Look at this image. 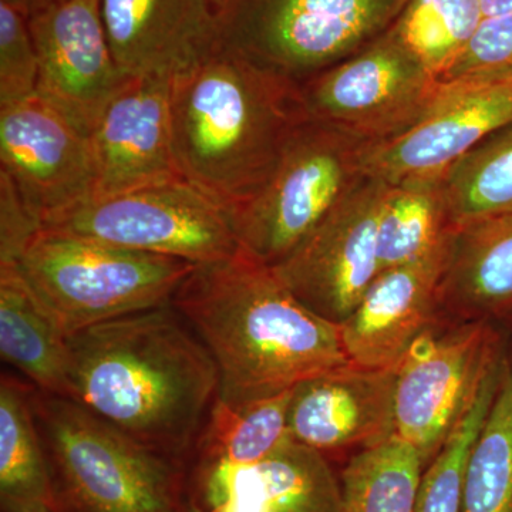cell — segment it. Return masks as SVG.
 <instances>
[{
	"label": "cell",
	"instance_id": "4fadbf2b",
	"mask_svg": "<svg viewBox=\"0 0 512 512\" xmlns=\"http://www.w3.org/2000/svg\"><path fill=\"white\" fill-rule=\"evenodd\" d=\"M0 163L42 228L92 200L89 136L37 93L0 107Z\"/></svg>",
	"mask_w": 512,
	"mask_h": 512
},
{
	"label": "cell",
	"instance_id": "ba28073f",
	"mask_svg": "<svg viewBox=\"0 0 512 512\" xmlns=\"http://www.w3.org/2000/svg\"><path fill=\"white\" fill-rule=\"evenodd\" d=\"M46 228L194 265L241 249L231 214L184 178L87 201Z\"/></svg>",
	"mask_w": 512,
	"mask_h": 512
},
{
	"label": "cell",
	"instance_id": "f1b7e54d",
	"mask_svg": "<svg viewBox=\"0 0 512 512\" xmlns=\"http://www.w3.org/2000/svg\"><path fill=\"white\" fill-rule=\"evenodd\" d=\"M501 367L503 360H498L481 384L476 399L458 419L439 453L431 460L430 467L423 473L414 512H463L468 457L490 412L500 382Z\"/></svg>",
	"mask_w": 512,
	"mask_h": 512
},
{
	"label": "cell",
	"instance_id": "603a6c76",
	"mask_svg": "<svg viewBox=\"0 0 512 512\" xmlns=\"http://www.w3.org/2000/svg\"><path fill=\"white\" fill-rule=\"evenodd\" d=\"M456 232L441 181L389 185L377 227L380 272L429 255Z\"/></svg>",
	"mask_w": 512,
	"mask_h": 512
},
{
	"label": "cell",
	"instance_id": "5b68a950",
	"mask_svg": "<svg viewBox=\"0 0 512 512\" xmlns=\"http://www.w3.org/2000/svg\"><path fill=\"white\" fill-rule=\"evenodd\" d=\"M64 336L173 301L195 268L72 232L43 228L15 264Z\"/></svg>",
	"mask_w": 512,
	"mask_h": 512
},
{
	"label": "cell",
	"instance_id": "7402d4cb",
	"mask_svg": "<svg viewBox=\"0 0 512 512\" xmlns=\"http://www.w3.org/2000/svg\"><path fill=\"white\" fill-rule=\"evenodd\" d=\"M293 389L231 407L215 400L191 457L194 464L248 466L292 439L289 407Z\"/></svg>",
	"mask_w": 512,
	"mask_h": 512
},
{
	"label": "cell",
	"instance_id": "d6a6232c",
	"mask_svg": "<svg viewBox=\"0 0 512 512\" xmlns=\"http://www.w3.org/2000/svg\"><path fill=\"white\" fill-rule=\"evenodd\" d=\"M2 2L8 3L22 13L25 18L35 15L37 12H42L43 9L49 8V6L55 5L60 0H2Z\"/></svg>",
	"mask_w": 512,
	"mask_h": 512
},
{
	"label": "cell",
	"instance_id": "ffe728a7",
	"mask_svg": "<svg viewBox=\"0 0 512 512\" xmlns=\"http://www.w3.org/2000/svg\"><path fill=\"white\" fill-rule=\"evenodd\" d=\"M0 355L42 392L69 397V348L15 265H0Z\"/></svg>",
	"mask_w": 512,
	"mask_h": 512
},
{
	"label": "cell",
	"instance_id": "8fae6325",
	"mask_svg": "<svg viewBox=\"0 0 512 512\" xmlns=\"http://www.w3.org/2000/svg\"><path fill=\"white\" fill-rule=\"evenodd\" d=\"M512 123V74L440 82L423 117L399 136L362 144V173L389 185L441 181L485 138Z\"/></svg>",
	"mask_w": 512,
	"mask_h": 512
},
{
	"label": "cell",
	"instance_id": "8992f818",
	"mask_svg": "<svg viewBox=\"0 0 512 512\" xmlns=\"http://www.w3.org/2000/svg\"><path fill=\"white\" fill-rule=\"evenodd\" d=\"M409 0H231L217 10L222 45L299 83L392 28Z\"/></svg>",
	"mask_w": 512,
	"mask_h": 512
},
{
	"label": "cell",
	"instance_id": "7a4b0ae2",
	"mask_svg": "<svg viewBox=\"0 0 512 512\" xmlns=\"http://www.w3.org/2000/svg\"><path fill=\"white\" fill-rule=\"evenodd\" d=\"M171 303L214 359L218 399L228 406L353 366L342 325L311 311L245 249L195 265Z\"/></svg>",
	"mask_w": 512,
	"mask_h": 512
},
{
	"label": "cell",
	"instance_id": "7c38bea8",
	"mask_svg": "<svg viewBox=\"0 0 512 512\" xmlns=\"http://www.w3.org/2000/svg\"><path fill=\"white\" fill-rule=\"evenodd\" d=\"M389 184L363 177L276 274L296 298L330 322L355 311L379 275L377 227Z\"/></svg>",
	"mask_w": 512,
	"mask_h": 512
},
{
	"label": "cell",
	"instance_id": "2e32d148",
	"mask_svg": "<svg viewBox=\"0 0 512 512\" xmlns=\"http://www.w3.org/2000/svg\"><path fill=\"white\" fill-rule=\"evenodd\" d=\"M456 237L457 232L423 258L379 272L355 311L340 323L353 366L393 369L426 332L444 293Z\"/></svg>",
	"mask_w": 512,
	"mask_h": 512
},
{
	"label": "cell",
	"instance_id": "3957f363",
	"mask_svg": "<svg viewBox=\"0 0 512 512\" xmlns=\"http://www.w3.org/2000/svg\"><path fill=\"white\" fill-rule=\"evenodd\" d=\"M171 116L181 175L229 214L264 188L309 119L301 83L221 42L174 77Z\"/></svg>",
	"mask_w": 512,
	"mask_h": 512
},
{
	"label": "cell",
	"instance_id": "484cf974",
	"mask_svg": "<svg viewBox=\"0 0 512 512\" xmlns=\"http://www.w3.org/2000/svg\"><path fill=\"white\" fill-rule=\"evenodd\" d=\"M481 309L512 301V212L457 232L444 291Z\"/></svg>",
	"mask_w": 512,
	"mask_h": 512
},
{
	"label": "cell",
	"instance_id": "5bb4252c",
	"mask_svg": "<svg viewBox=\"0 0 512 512\" xmlns=\"http://www.w3.org/2000/svg\"><path fill=\"white\" fill-rule=\"evenodd\" d=\"M28 22L39 57L37 94L90 136L127 80L111 53L101 0H60Z\"/></svg>",
	"mask_w": 512,
	"mask_h": 512
},
{
	"label": "cell",
	"instance_id": "f546056e",
	"mask_svg": "<svg viewBox=\"0 0 512 512\" xmlns=\"http://www.w3.org/2000/svg\"><path fill=\"white\" fill-rule=\"evenodd\" d=\"M39 57L28 18L0 0V107L37 93Z\"/></svg>",
	"mask_w": 512,
	"mask_h": 512
},
{
	"label": "cell",
	"instance_id": "d590c367",
	"mask_svg": "<svg viewBox=\"0 0 512 512\" xmlns=\"http://www.w3.org/2000/svg\"><path fill=\"white\" fill-rule=\"evenodd\" d=\"M190 512H200V510H198V508L195 507V505L191 503Z\"/></svg>",
	"mask_w": 512,
	"mask_h": 512
},
{
	"label": "cell",
	"instance_id": "9a60e30c",
	"mask_svg": "<svg viewBox=\"0 0 512 512\" xmlns=\"http://www.w3.org/2000/svg\"><path fill=\"white\" fill-rule=\"evenodd\" d=\"M171 90L170 77H127L114 94L89 136L92 200L184 178L175 158Z\"/></svg>",
	"mask_w": 512,
	"mask_h": 512
},
{
	"label": "cell",
	"instance_id": "836d02e7",
	"mask_svg": "<svg viewBox=\"0 0 512 512\" xmlns=\"http://www.w3.org/2000/svg\"><path fill=\"white\" fill-rule=\"evenodd\" d=\"M484 19L512 15V0H481Z\"/></svg>",
	"mask_w": 512,
	"mask_h": 512
},
{
	"label": "cell",
	"instance_id": "e0dca14e",
	"mask_svg": "<svg viewBox=\"0 0 512 512\" xmlns=\"http://www.w3.org/2000/svg\"><path fill=\"white\" fill-rule=\"evenodd\" d=\"M192 490L200 512H342L325 456L293 439L248 466L194 464Z\"/></svg>",
	"mask_w": 512,
	"mask_h": 512
},
{
	"label": "cell",
	"instance_id": "cb8c5ba5",
	"mask_svg": "<svg viewBox=\"0 0 512 512\" xmlns=\"http://www.w3.org/2000/svg\"><path fill=\"white\" fill-rule=\"evenodd\" d=\"M441 191L457 231L512 212V123L458 160L441 180Z\"/></svg>",
	"mask_w": 512,
	"mask_h": 512
},
{
	"label": "cell",
	"instance_id": "d6986e66",
	"mask_svg": "<svg viewBox=\"0 0 512 512\" xmlns=\"http://www.w3.org/2000/svg\"><path fill=\"white\" fill-rule=\"evenodd\" d=\"M396 379L397 367L349 366L298 384L289 407L292 439L323 456L386 440L394 433Z\"/></svg>",
	"mask_w": 512,
	"mask_h": 512
},
{
	"label": "cell",
	"instance_id": "9c48e42d",
	"mask_svg": "<svg viewBox=\"0 0 512 512\" xmlns=\"http://www.w3.org/2000/svg\"><path fill=\"white\" fill-rule=\"evenodd\" d=\"M309 119L362 143L409 130L436 99L440 80L390 28L349 59L301 84Z\"/></svg>",
	"mask_w": 512,
	"mask_h": 512
},
{
	"label": "cell",
	"instance_id": "1f68e13d",
	"mask_svg": "<svg viewBox=\"0 0 512 512\" xmlns=\"http://www.w3.org/2000/svg\"><path fill=\"white\" fill-rule=\"evenodd\" d=\"M42 225L0 171V265H15Z\"/></svg>",
	"mask_w": 512,
	"mask_h": 512
},
{
	"label": "cell",
	"instance_id": "30bf717a",
	"mask_svg": "<svg viewBox=\"0 0 512 512\" xmlns=\"http://www.w3.org/2000/svg\"><path fill=\"white\" fill-rule=\"evenodd\" d=\"M498 360L497 338L483 322L421 333L397 366L393 434L424 464L433 460Z\"/></svg>",
	"mask_w": 512,
	"mask_h": 512
},
{
	"label": "cell",
	"instance_id": "52a82bcc",
	"mask_svg": "<svg viewBox=\"0 0 512 512\" xmlns=\"http://www.w3.org/2000/svg\"><path fill=\"white\" fill-rule=\"evenodd\" d=\"M362 144L318 120L296 128L264 188L231 214L241 248L285 261L365 177Z\"/></svg>",
	"mask_w": 512,
	"mask_h": 512
},
{
	"label": "cell",
	"instance_id": "ac0fdd59",
	"mask_svg": "<svg viewBox=\"0 0 512 512\" xmlns=\"http://www.w3.org/2000/svg\"><path fill=\"white\" fill-rule=\"evenodd\" d=\"M101 15L124 77L174 79L221 42L212 0H101Z\"/></svg>",
	"mask_w": 512,
	"mask_h": 512
},
{
	"label": "cell",
	"instance_id": "83f0119b",
	"mask_svg": "<svg viewBox=\"0 0 512 512\" xmlns=\"http://www.w3.org/2000/svg\"><path fill=\"white\" fill-rule=\"evenodd\" d=\"M483 20L481 0H409L392 29L441 80L463 55Z\"/></svg>",
	"mask_w": 512,
	"mask_h": 512
},
{
	"label": "cell",
	"instance_id": "44dd1931",
	"mask_svg": "<svg viewBox=\"0 0 512 512\" xmlns=\"http://www.w3.org/2000/svg\"><path fill=\"white\" fill-rule=\"evenodd\" d=\"M35 386L0 379V504L2 512H53L52 480L37 429Z\"/></svg>",
	"mask_w": 512,
	"mask_h": 512
},
{
	"label": "cell",
	"instance_id": "d4e9b609",
	"mask_svg": "<svg viewBox=\"0 0 512 512\" xmlns=\"http://www.w3.org/2000/svg\"><path fill=\"white\" fill-rule=\"evenodd\" d=\"M423 458L396 434L363 448L343 470L342 512H414Z\"/></svg>",
	"mask_w": 512,
	"mask_h": 512
},
{
	"label": "cell",
	"instance_id": "6da1fadb",
	"mask_svg": "<svg viewBox=\"0 0 512 512\" xmlns=\"http://www.w3.org/2000/svg\"><path fill=\"white\" fill-rule=\"evenodd\" d=\"M67 348L69 399L187 466L220 377L173 303L80 330Z\"/></svg>",
	"mask_w": 512,
	"mask_h": 512
},
{
	"label": "cell",
	"instance_id": "4dcf8cb0",
	"mask_svg": "<svg viewBox=\"0 0 512 512\" xmlns=\"http://www.w3.org/2000/svg\"><path fill=\"white\" fill-rule=\"evenodd\" d=\"M512 74V15L481 22L467 49L440 82Z\"/></svg>",
	"mask_w": 512,
	"mask_h": 512
},
{
	"label": "cell",
	"instance_id": "4316f807",
	"mask_svg": "<svg viewBox=\"0 0 512 512\" xmlns=\"http://www.w3.org/2000/svg\"><path fill=\"white\" fill-rule=\"evenodd\" d=\"M463 512H512V366L507 362L468 457Z\"/></svg>",
	"mask_w": 512,
	"mask_h": 512
},
{
	"label": "cell",
	"instance_id": "e575fe53",
	"mask_svg": "<svg viewBox=\"0 0 512 512\" xmlns=\"http://www.w3.org/2000/svg\"><path fill=\"white\" fill-rule=\"evenodd\" d=\"M228 2H231V0H212L215 10H220L222 6L227 5Z\"/></svg>",
	"mask_w": 512,
	"mask_h": 512
},
{
	"label": "cell",
	"instance_id": "277c9868",
	"mask_svg": "<svg viewBox=\"0 0 512 512\" xmlns=\"http://www.w3.org/2000/svg\"><path fill=\"white\" fill-rule=\"evenodd\" d=\"M53 512H190L185 464L157 453L69 397L36 389Z\"/></svg>",
	"mask_w": 512,
	"mask_h": 512
}]
</instances>
